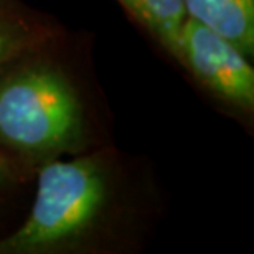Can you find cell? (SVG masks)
Instances as JSON below:
<instances>
[{"label":"cell","mask_w":254,"mask_h":254,"mask_svg":"<svg viewBox=\"0 0 254 254\" xmlns=\"http://www.w3.org/2000/svg\"><path fill=\"white\" fill-rule=\"evenodd\" d=\"M83 106L57 66L40 62L0 71V149L52 159L84 147Z\"/></svg>","instance_id":"cell-1"},{"label":"cell","mask_w":254,"mask_h":254,"mask_svg":"<svg viewBox=\"0 0 254 254\" xmlns=\"http://www.w3.org/2000/svg\"><path fill=\"white\" fill-rule=\"evenodd\" d=\"M106 201L108 179L96 159L47 162L30 216L0 240V253H42L76 243L96 225Z\"/></svg>","instance_id":"cell-2"},{"label":"cell","mask_w":254,"mask_h":254,"mask_svg":"<svg viewBox=\"0 0 254 254\" xmlns=\"http://www.w3.org/2000/svg\"><path fill=\"white\" fill-rule=\"evenodd\" d=\"M179 60L220 99L243 111L254 108V69L248 57L190 17L182 27Z\"/></svg>","instance_id":"cell-3"},{"label":"cell","mask_w":254,"mask_h":254,"mask_svg":"<svg viewBox=\"0 0 254 254\" xmlns=\"http://www.w3.org/2000/svg\"><path fill=\"white\" fill-rule=\"evenodd\" d=\"M190 17L228 40L246 57L254 53V0H182Z\"/></svg>","instance_id":"cell-4"},{"label":"cell","mask_w":254,"mask_h":254,"mask_svg":"<svg viewBox=\"0 0 254 254\" xmlns=\"http://www.w3.org/2000/svg\"><path fill=\"white\" fill-rule=\"evenodd\" d=\"M160 43L179 58V42L187 18L182 0H119Z\"/></svg>","instance_id":"cell-5"},{"label":"cell","mask_w":254,"mask_h":254,"mask_svg":"<svg viewBox=\"0 0 254 254\" xmlns=\"http://www.w3.org/2000/svg\"><path fill=\"white\" fill-rule=\"evenodd\" d=\"M45 35L42 27L30 22L7 0H0V71L37 48Z\"/></svg>","instance_id":"cell-6"},{"label":"cell","mask_w":254,"mask_h":254,"mask_svg":"<svg viewBox=\"0 0 254 254\" xmlns=\"http://www.w3.org/2000/svg\"><path fill=\"white\" fill-rule=\"evenodd\" d=\"M13 180H15V174L12 164H10L7 157L0 154V195L8 189Z\"/></svg>","instance_id":"cell-7"}]
</instances>
